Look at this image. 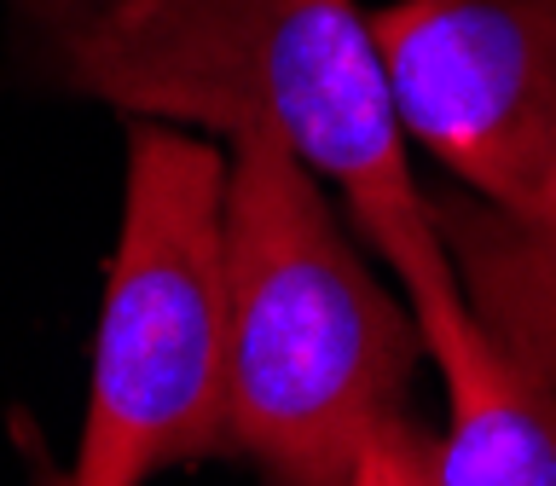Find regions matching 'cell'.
Masks as SVG:
<instances>
[{"label":"cell","instance_id":"cell-1","mask_svg":"<svg viewBox=\"0 0 556 486\" xmlns=\"http://www.w3.org/2000/svg\"><path fill=\"white\" fill-rule=\"evenodd\" d=\"M47 81L146 122L273 133L342 191L417 319L464 307L354 0H7Z\"/></svg>","mask_w":556,"mask_h":486},{"label":"cell","instance_id":"cell-2","mask_svg":"<svg viewBox=\"0 0 556 486\" xmlns=\"http://www.w3.org/2000/svg\"><path fill=\"white\" fill-rule=\"evenodd\" d=\"M424 324L348 243L319 174L273 133L226 156V446L261 486H348L365 434L406 411Z\"/></svg>","mask_w":556,"mask_h":486},{"label":"cell","instance_id":"cell-3","mask_svg":"<svg viewBox=\"0 0 556 486\" xmlns=\"http://www.w3.org/2000/svg\"><path fill=\"white\" fill-rule=\"evenodd\" d=\"M226 446V156L128 116L122 238L64 486H146Z\"/></svg>","mask_w":556,"mask_h":486},{"label":"cell","instance_id":"cell-4","mask_svg":"<svg viewBox=\"0 0 556 486\" xmlns=\"http://www.w3.org/2000/svg\"><path fill=\"white\" fill-rule=\"evenodd\" d=\"M365 17L400 133L469 197L528 203L556 145V0H394Z\"/></svg>","mask_w":556,"mask_h":486},{"label":"cell","instance_id":"cell-5","mask_svg":"<svg viewBox=\"0 0 556 486\" xmlns=\"http://www.w3.org/2000/svg\"><path fill=\"white\" fill-rule=\"evenodd\" d=\"M424 342L446 376V434L434 451L441 486H556V388L528 376L476 324L469 307L429 312Z\"/></svg>","mask_w":556,"mask_h":486},{"label":"cell","instance_id":"cell-6","mask_svg":"<svg viewBox=\"0 0 556 486\" xmlns=\"http://www.w3.org/2000/svg\"><path fill=\"white\" fill-rule=\"evenodd\" d=\"M429 215L476 324L528 376L556 388V145L521 208L429 197Z\"/></svg>","mask_w":556,"mask_h":486},{"label":"cell","instance_id":"cell-7","mask_svg":"<svg viewBox=\"0 0 556 486\" xmlns=\"http://www.w3.org/2000/svg\"><path fill=\"white\" fill-rule=\"evenodd\" d=\"M434 451H441V434H429L412 411H394L365 434L359 458L348 469V486H441Z\"/></svg>","mask_w":556,"mask_h":486},{"label":"cell","instance_id":"cell-8","mask_svg":"<svg viewBox=\"0 0 556 486\" xmlns=\"http://www.w3.org/2000/svg\"><path fill=\"white\" fill-rule=\"evenodd\" d=\"M41 486H64V481H41Z\"/></svg>","mask_w":556,"mask_h":486}]
</instances>
